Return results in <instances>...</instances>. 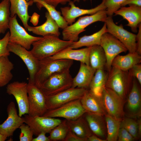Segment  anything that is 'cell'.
Segmentation results:
<instances>
[{"label":"cell","mask_w":141,"mask_h":141,"mask_svg":"<svg viewBox=\"0 0 141 141\" xmlns=\"http://www.w3.org/2000/svg\"><path fill=\"white\" fill-rule=\"evenodd\" d=\"M73 42L61 40L54 36H47L42 37L41 39L34 42L30 51L34 56L40 61L69 47Z\"/></svg>","instance_id":"1"},{"label":"cell","mask_w":141,"mask_h":141,"mask_svg":"<svg viewBox=\"0 0 141 141\" xmlns=\"http://www.w3.org/2000/svg\"><path fill=\"white\" fill-rule=\"evenodd\" d=\"M73 63V60H53L49 57L39 61V67L34 77V84L40 89L44 83L51 75L56 73L69 70Z\"/></svg>","instance_id":"2"},{"label":"cell","mask_w":141,"mask_h":141,"mask_svg":"<svg viewBox=\"0 0 141 141\" xmlns=\"http://www.w3.org/2000/svg\"><path fill=\"white\" fill-rule=\"evenodd\" d=\"M106 10H100L90 15L80 17L72 24L63 29V40L73 42L77 41L79 35L86 30L85 28L92 24L98 21L104 22L107 17Z\"/></svg>","instance_id":"3"},{"label":"cell","mask_w":141,"mask_h":141,"mask_svg":"<svg viewBox=\"0 0 141 141\" xmlns=\"http://www.w3.org/2000/svg\"><path fill=\"white\" fill-rule=\"evenodd\" d=\"M73 78L69 70L51 75L40 89L45 96L52 95L72 87Z\"/></svg>","instance_id":"4"},{"label":"cell","mask_w":141,"mask_h":141,"mask_svg":"<svg viewBox=\"0 0 141 141\" xmlns=\"http://www.w3.org/2000/svg\"><path fill=\"white\" fill-rule=\"evenodd\" d=\"M127 71L112 67L108 72L105 85V87L113 90L124 99L128 91L130 77H132Z\"/></svg>","instance_id":"5"},{"label":"cell","mask_w":141,"mask_h":141,"mask_svg":"<svg viewBox=\"0 0 141 141\" xmlns=\"http://www.w3.org/2000/svg\"><path fill=\"white\" fill-rule=\"evenodd\" d=\"M16 16L15 15L10 18L9 43L20 45L28 50L33 43L41 39L42 37H35L29 34L19 24Z\"/></svg>","instance_id":"6"},{"label":"cell","mask_w":141,"mask_h":141,"mask_svg":"<svg viewBox=\"0 0 141 141\" xmlns=\"http://www.w3.org/2000/svg\"><path fill=\"white\" fill-rule=\"evenodd\" d=\"M101 97L107 114L121 120L124 115V99L113 90L106 87L103 88Z\"/></svg>","instance_id":"7"},{"label":"cell","mask_w":141,"mask_h":141,"mask_svg":"<svg viewBox=\"0 0 141 141\" xmlns=\"http://www.w3.org/2000/svg\"><path fill=\"white\" fill-rule=\"evenodd\" d=\"M86 112L80 99H78L70 101L56 108L48 109L43 116L61 117L67 120H74L83 116Z\"/></svg>","instance_id":"8"},{"label":"cell","mask_w":141,"mask_h":141,"mask_svg":"<svg viewBox=\"0 0 141 141\" xmlns=\"http://www.w3.org/2000/svg\"><path fill=\"white\" fill-rule=\"evenodd\" d=\"M100 45L102 48L105 55V67L108 72L111 68L112 62L114 58L120 53L125 52L128 51L121 42L108 32H106L102 36Z\"/></svg>","instance_id":"9"},{"label":"cell","mask_w":141,"mask_h":141,"mask_svg":"<svg viewBox=\"0 0 141 141\" xmlns=\"http://www.w3.org/2000/svg\"><path fill=\"white\" fill-rule=\"evenodd\" d=\"M108 32L115 37L126 47L129 52L136 51V35L125 29L122 25H116L112 16H108L105 22Z\"/></svg>","instance_id":"10"},{"label":"cell","mask_w":141,"mask_h":141,"mask_svg":"<svg viewBox=\"0 0 141 141\" xmlns=\"http://www.w3.org/2000/svg\"><path fill=\"white\" fill-rule=\"evenodd\" d=\"M87 89L71 87L55 95L45 96L47 109L48 110L54 109L70 101L80 99Z\"/></svg>","instance_id":"11"},{"label":"cell","mask_w":141,"mask_h":141,"mask_svg":"<svg viewBox=\"0 0 141 141\" xmlns=\"http://www.w3.org/2000/svg\"><path fill=\"white\" fill-rule=\"evenodd\" d=\"M27 90L29 105L28 114L32 116H43L48 110L45 96L33 83L28 82Z\"/></svg>","instance_id":"12"},{"label":"cell","mask_w":141,"mask_h":141,"mask_svg":"<svg viewBox=\"0 0 141 141\" xmlns=\"http://www.w3.org/2000/svg\"><path fill=\"white\" fill-rule=\"evenodd\" d=\"M25 123L29 125L34 135L37 136L42 132L49 133L62 120L54 118L44 116H31L28 114L24 115Z\"/></svg>","instance_id":"13"},{"label":"cell","mask_w":141,"mask_h":141,"mask_svg":"<svg viewBox=\"0 0 141 141\" xmlns=\"http://www.w3.org/2000/svg\"><path fill=\"white\" fill-rule=\"evenodd\" d=\"M27 84L25 82L15 81L8 84L6 87L7 93L13 95L16 99L20 117L28 113Z\"/></svg>","instance_id":"14"},{"label":"cell","mask_w":141,"mask_h":141,"mask_svg":"<svg viewBox=\"0 0 141 141\" xmlns=\"http://www.w3.org/2000/svg\"><path fill=\"white\" fill-rule=\"evenodd\" d=\"M7 49L9 51L19 56L23 61L29 72L28 82L34 83L35 76L38 69L39 61L29 51L21 46L9 43Z\"/></svg>","instance_id":"15"},{"label":"cell","mask_w":141,"mask_h":141,"mask_svg":"<svg viewBox=\"0 0 141 141\" xmlns=\"http://www.w3.org/2000/svg\"><path fill=\"white\" fill-rule=\"evenodd\" d=\"M8 115L6 120L0 124V133L7 137L13 136L14 131L23 124L25 123L24 117L18 115L14 102H11L7 106Z\"/></svg>","instance_id":"16"},{"label":"cell","mask_w":141,"mask_h":141,"mask_svg":"<svg viewBox=\"0 0 141 141\" xmlns=\"http://www.w3.org/2000/svg\"><path fill=\"white\" fill-rule=\"evenodd\" d=\"M74 3L71 1L68 3L70 7H65L60 8L62 16L69 25L75 22L76 19L81 16L86 14L92 15L100 10L106 9L102 1L97 6L89 9L80 8L76 6Z\"/></svg>","instance_id":"17"},{"label":"cell","mask_w":141,"mask_h":141,"mask_svg":"<svg viewBox=\"0 0 141 141\" xmlns=\"http://www.w3.org/2000/svg\"><path fill=\"white\" fill-rule=\"evenodd\" d=\"M129 5L128 7H121L114 14L127 20L128 23L126 25L130 27L133 32L136 33L138 26L141 23V7L134 5Z\"/></svg>","instance_id":"18"},{"label":"cell","mask_w":141,"mask_h":141,"mask_svg":"<svg viewBox=\"0 0 141 141\" xmlns=\"http://www.w3.org/2000/svg\"><path fill=\"white\" fill-rule=\"evenodd\" d=\"M91 47L78 49L68 47L49 57L53 60L62 59L78 61L90 65L89 57Z\"/></svg>","instance_id":"19"},{"label":"cell","mask_w":141,"mask_h":141,"mask_svg":"<svg viewBox=\"0 0 141 141\" xmlns=\"http://www.w3.org/2000/svg\"><path fill=\"white\" fill-rule=\"evenodd\" d=\"M81 105L86 112L103 116L106 112L101 97L87 89L80 99Z\"/></svg>","instance_id":"20"},{"label":"cell","mask_w":141,"mask_h":141,"mask_svg":"<svg viewBox=\"0 0 141 141\" xmlns=\"http://www.w3.org/2000/svg\"><path fill=\"white\" fill-rule=\"evenodd\" d=\"M128 114L132 117H139L141 115V95L139 88L135 79L133 80L129 94L127 104Z\"/></svg>","instance_id":"21"},{"label":"cell","mask_w":141,"mask_h":141,"mask_svg":"<svg viewBox=\"0 0 141 141\" xmlns=\"http://www.w3.org/2000/svg\"><path fill=\"white\" fill-rule=\"evenodd\" d=\"M45 17L46 20L43 24L34 27L28 25L27 30L42 37L51 35L58 37L60 35V33L58 25L47 11L45 13Z\"/></svg>","instance_id":"22"},{"label":"cell","mask_w":141,"mask_h":141,"mask_svg":"<svg viewBox=\"0 0 141 141\" xmlns=\"http://www.w3.org/2000/svg\"><path fill=\"white\" fill-rule=\"evenodd\" d=\"M96 70L90 65L80 62L78 73L73 78L72 88L79 87L87 89Z\"/></svg>","instance_id":"23"},{"label":"cell","mask_w":141,"mask_h":141,"mask_svg":"<svg viewBox=\"0 0 141 141\" xmlns=\"http://www.w3.org/2000/svg\"><path fill=\"white\" fill-rule=\"evenodd\" d=\"M10 3V16L13 17L15 15H17L21 20L25 28L27 30L29 25L28 21L31 17L28 14V7L32 4L33 2H27L26 0H9Z\"/></svg>","instance_id":"24"},{"label":"cell","mask_w":141,"mask_h":141,"mask_svg":"<svg viewBox=\"0 0 141 141\" xmlns=\"http://www.w3.org/2000/svg\"><path fill=\"white\" fill-rule=\"evenodd\" d=\"M140 55L136 52H129L124 55H119L113 61L112 67L123 71H127L134 65L140 63L141 61Z\"/></svg>","instance_id":"25"},{"label":"cell","mask_w":141,"mask_h":141,"mask_svg":"<svg viewBox=\"0 0 141 141\" xmlns=\"http://www.w3.org/2000/svg\"><path fill=\"white\" fill-rule=\"evenodd\" d=\"M106 24H104L102 28L98 31L90 35H85L80 38L73 43L69 48L77 49L84 46L91 47L96 45H100L101 37L102 35L107 32Z\"/></svg>","instance_id":"26"},{"label":"cell","mask_w":141,"mask_h":141,"mask_svg":"<svg viewBox=\"0 0 141 141\" xmlns=\"http://www.w3.org/2000/svg\"><path fill=\"white\" fill-rule=\"evenodd\" d=\"M83 116L92 133L99 137H106V129L103 116L86 112Z\"/></svg>","instance_id":"27"},{"label":"cell","mask_w":141,"mask_h":141,"mask_svg":"<svg viewBox=\"0 0 141 141\" xmlns=\"http://www.w3.org/2000/svg\"><path fill=\"white\" fill-rule=\"evenodd\" d=\"M66 120L69 130L79 137L87 139L92 134L83 115L75 120Z\"/></svg>","instance_id":"28"},{"label":"cell","mask_w":141,"mask_h":141,"mask_svg":"<svg viewBox=\"0 0 141 141\" xmlns=\"http://www.w3.org/2000/svg\"><path fill=\"white\" fill-rule=\"evenodd\" d=\"M89 59L90 65L96 70L104 69L105 66V55L102 48L100 45H95L91 47Z\"/></svg>","instance_id":"29"},{"label":"cell","mask_w":141,"mask_h":141,"mask_svg":"<svg viewBox=\"0 0 141 141\" xmlns=\"http://www.w3.org/2000/svg\"><path fill=\"white\" fill-rule=\"evenodd\" d=\"M108 73L104 69L96 70L89 87V90L99 97H101L103 88L105 87Z\"/></svg>","instance_id":"30"},{"label":"cell","mask_w":141,"mask_h":141,"mask_svg":"<svg viewBox=\"0 0 141 141\" xmlns=\"http://www.w3.org/2000/svg\"><path fill=\"white\" fill-rule=\"evenodd\" d=\"M14 64L10 61L8 56L0 57V87L7 85L12 79L11 71L14 68Z\"/></svg>","instance_id":"31"},{"label":"cell","mask_w":141,"mask_h":141,"mask_svg":"<svg viewBox=\"0 0 141 141\" xmlns=\"http://www.w3.org/2000/svg\"><path fill=\"white\" fill-rule=\"evenodd\" d=\"M27 1L30 0H26ZM36 3L38 7L40 9L44 7L52 18L55 21L59 28L63 29L68 25L61 15V12L57 11L56 8L41 0H31Z\"/></svg>","instance_id":"32"},{"label":"cell","mask_w":141,"mask_h":141,"mask_svg":"<svg viewBox=\"0 0 141 141\" xmlns=\"http://www.w3.org/2000/svg\"><path fill=\"white\" fill-rule=\"evenodd\" d=\"M105 116L107 129L106 140L117 141L121 120L116 119L107 114Z\"/></svg>","instance_id":"33"},{"label":"cell","mask_w":141,"mask_h":141,"mask_svg":"<svg viewBox=\"0 0 141 141\" xmlns=\"http://www.w3.org/2000/svg\"><path fill=\"white\" fill-rule=\"evenodd\" d=\"M10 7L9 0H3L0 3V33H4L9 28Z\"/></svg>","instance_id":"34"},{"label":"cell","mask_w":141,"mask_h":141,"mask_svg":"<svg viewBox=\"0 0 141 141\" xmlns=\"http://www.w3.org/2000/svg\"><path fill=\"white\" fill-rule=\"evenodd\" d=\"M141 121H138L131 118H126L121 120L120 127L126 129L135 140L140 138L141 134Z\"/></svg>","instance_id":"35"},{"label":"cell","mask_w":141,"mask_h":141,"mask_svg":"<svg viewBox=\"0 0 141 141\" xmlns=\"http://www.w3.org/2000/svg\"><path fill=\"white\" fill-rule=\"evenodd\" d=\"M69 130L65 119L50 131L48 137L50 141H63Z\"/></svg>","instance_id":"36"},{"label":"cell","mask_w":141,"mask_h":141,"mask_svg":"<svg viewBox=\"0 0 141 141\" xmlns=\"http://www.w3.org/2000/svg\"><path fill=\"white\" fill-rule=\"evenodd\" d=\"M126 0H102L106 8L108 16H112L114 12L118 10Z\"/></svg>","instance_id":"37"},{"label":"cell","mask_w":141,"mask_h":141,"mask_svg":"<svg viewBox=\"0 0 141 141\" xmlns=\"http://www.w3.org/2000/svg\"><path fill=\"white\" fill-rule=\"evenodd\" d=\"M24 123L19 127L21 130L19 136L20 141H32L33 133L28 125Z\"/></svg>","instance_id":"38"},{"label":"cell","mask_w":141,"mask_h":141,"mask_svg":"<svg viewBox=\"0 0 141 141\" xmlns=\"http://www.w3.org/2000/svg\"><path fill=\"white\" fill-rule=\"evenodd\" d=\"M10 34V32L8 31L2 39L0 38V57L8 56L10 55V52L7 49Z\"/></svg>","instance_id":"39"},{"label":"cell","mask_w":141,"mask_h":141,"mask_svg":"<svg viewBox=\"0 0 141 141\" xmlns=\"http://www.w3.org/2000/svg\"><path fill=\"white\" fill-rule=\"evenodd\" d=\"M117 140L119 141H133L135 139L126 129L123 127H120Z\"/></svg>","instance_id":"40"},{"label":"cell","mask_w":141,"mask_h":141,"mask_svg":"<svg viewBox=\"0 0 141 141\" xmlns=\"http://www.w3.org/2000/svg\"><path fill=\"white\" fill-rule=\"evenodd\" d=\"M129 70L132 76L136 78L141 85V64L140 63L135 64Z\"/></svg>","instance_id":"41"},{"label":"cell","mask_w":141,"mask_h":141,"mask_svg":"<svg viewBox=\"0 0 141 141\" xmlns=\"http://www.w3.org/2000/svg\"><path fill=\"white\" fill-rule=\"evenodd\" d=\"M87 139L81 138L69 130L63 141H87Z\"/></svg>","instance_id":"42"},{"label":"cell","mask_w":141,"mask_h":141,"mask_svg":"<svg viewBox=\"0 0 141 141\" xmlns=\"http://www.w3.org/2000/svg\"><path fill=\"white\" fill-rule=\"evenodd\" d=\"M138 28L137 34L136 35V52L141 55V23L138 27Z\"/></svg>","instance_id":"43"},{"label":"cell","mask_w":141,"mask_h":141,"mask_svg":"<svg viewBox=\"0 0 141 141\" xmlns=\"http://www.w3.org/2000/svg\"><path fill=\"white\" fill-rule=\"evenodd\" d=\"M47 3L56 7L59 4L64 5L69 3L71 0H41Z\"/></svg>","instance_id":"44"},{"label":"cell","mask_w":141,"mask_h":141,"mask_svg":"<svg viewBox=\"0 0 141 141\" xmlns=\"http://www.w3.org/2000/svg\"><path fill=\"white\" fill-rule=\"evenodd\" d=\"M46 134L44 132L41 133L36 137L33 138L32 141H50L48 137L46 136Z\"/></svg>","instance_id":"45"},{"label":"cell","mask_w":141,"mask_h":141,"mask_svg":"<svg viewBox=\"0 0 141 141\" xmlns=\"http://www.w3.org/2000/svg\"><path fill=\"white\" fill-rule=\"evenodd\" d=\"M131 4L141 7V0H126L122 4L121 7Z\"/></svg>","instance_id":"46"},{"label":"cell","mask_w":141,"mask_h":141,"mask_svg":"<svg viewBox=\"0 0 141 141\" xmlns=\"http://www.w3.org/2000/svg\"><path fill=\"white\" fill-rule=\"evenodd\" d=\"M88 141H106L105 139L100 138L97 136L93 134L87 138Z\"/></svg>","instance_id":"47"},{"label":"cell","mask_w":141,"mask_h":141,"mask_svg":"<svg viewBox=\"0 0 141 141\" xmlns=\"http://www.w3.org/2000/svg\"><path fill=\"white\" fill-rule=\"evenodd\" d=\"M7 137L0 133V141H4L7 139Z\"/></svg>","instance_id":"48"},{"label":"cell","mask_w":141,"mask_h":141,"mask_svg":"<svg viewBox=\"0 0 141 141\" xmlns=\"http://www.w3.org/2000/svg\"><path fill=\"white\" fill-rule=\"evenodd\" d=\"M81 0H82V1H87L91 0H73V1L74 2H79Z\"/></svg>","instance_id":"49"}]
</instances>
